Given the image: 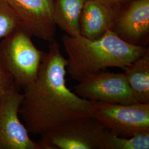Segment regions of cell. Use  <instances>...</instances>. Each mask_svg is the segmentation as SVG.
Listing matches in <instances>:
<instances>
[{
	"label": "cell",
	"instance_id": "cell-1",
	"mask_svg": "<svg viewBox=\"0 0 149 149\" xmlns=\"http://www.w3.org/2000/svg\"><path fill=\"white\" fill-rule=\"evenodd\" d=\"M66 67L60 45L52 40L36 78L23 88L19 114L29 133L41 136L68 122L93 117L92 101L66 86Z\"/></svg>",
	"mask_w": 149,
	"mask_h": 149
},
{
	"label": "cell",
	"instance_id": "cell-2",
	"mask_svg": "<svg viewBox=\"0 0 149 149\" xmlns=\"http://www.w3.org/2000/svg\"><path fill=\"white\" fill-rule=\"evenodd\" d=\"M62 43L68 55L67 72L78 82L107 68L124 69L149 50L126 42L111 29L95 39L65 34Z\"/></svg>",
	"mask_w": 149,
	"mask_h": 149
},
{
	"label": "cell",
	"instance_id": "cell-3",
	"mask_svg": "<svg viewBox=\"0 0 149 149\" xmlns=\"http://www.w3.org/2000/svg\"><path fill=\"white\" fill-rule=\"evenodd\" d=\"M44 54L19 27L0 42V58L19 89L35 80Z\"/></svg>",
	"mask_w": 149,
	"mask_h": 149
},
{
	"label": "cell",
	"instance_id": "cell-4",
	"mask_svg": "<svg viewBox=\"0 0 149 149\" xmlns=\"http://www.w3.org/2000/svg\"><path fill=\"white\" fill-rule=\"evenodd\" d=\"M107 129L93 117L65 123L41 135L40 149H103Z\"/></svg>",
	"mask_w": 149,
	"mask_h": 149
},
{
	"label": "cell",
	"instance_id": "cell-5",
	"mask_svg": "<svg viewBox=\"0 0 149 149\" xmlns=\"http://www.w3.org/2000/svg\"><path fill=\"white\" fill-rule=\"evenodd\" d=\"M92 103L93 117L116 135L130 137L149 133V103Z\"/></svg>",
	"mask_w": 149,
	"mask_h": 149
},
{
	"label": "cell",
	"instance_id": "cell-6",
	"mask_svg": "<svg viewBox=\"0 0 149 149\" xmlns=\"http://www.w3.org/2000/svg\"><path fill=\"white\" fill-rule=\"evenodd\" d=\"M74 92L91 101L122 104L138 103L123 73L103 70L90 74L79 82Z\"/></svg>",
	"mask_w": 149,
	"mask_h": 149
},
{
	"label": "cell",
	"instance_id": "cell-7",
	"mask_svg": "<svg viewBox=\"0 0 149 149\" xmlns=\"http://www.w3.org/2000/svg\"><path fill=\"white\" fill-rule=\"evenodd\" d=\"M16 16L18 27L31 37L50 42L56 25L53 20L54 0H6Z\"/></svg>",
	"mask_w": 149,
	"mask_h": 149
},
{
	"label": "cell",
	"instance_id": "cell-8",
	"mask_svg": "<svg viewBox=\"0 0 149 149\" xmlns=\"http://www.w3.org/2000/svg\"><path fill=\"white\" fill-rule=\"evenodd\" d=\"M23 93L16 88L0 104V149H40L19 119Z\"/></svg>",
	"mask_w": 149,
	"mask_h": 149
},
{
	"label": "cell",
	"instance_id": "cell-9",
	"mask_svg": "<svg viewBox=\"0 0 149 149\" xmlns=\"http://www.w3.org/2000/svg\"><path fill=\"white\" fill-rule=\"evenodd\" d=\"M126 42L138 45L149 31V0H135L117 18L112 28Z\"/></svg>",
	"mask_w": 149,
	"mask_h": 149
},
{
	"label": "cell",
	"instance_id": "cell-10",
	"mask_svg": "<svg viewBox=\"0 0 149 149\" xmlns=\"http://www.w3.org/2000/svg\"><path fill=\"white\" fill-rule=\"evenodd\" d=\"M114 10L95 0H86L80 19V35L90 39L101 37L113 28Z\"/></svg>",
	"mask_w": 149,
	"mask_h": 149
},
{
	"label": "cell",
	"instance_id": "cell-11",
	"mask_svg": "<svg viewBox=\"0 0 149 149\" xmlns=\"http://www.w3.org/2000/svg\"><path fill=\"white\" fill-rule=\"evenodd\" d=\"M123 70L136 100L138 103H149V50Z\"/></svg>",
	"mask_w": 149,
	"mask_h": 149
},
{
	"label": "cell",
	"instance_id": "cell-12",
	"mask_svg": "<svg viewBox=\"0 0 149 149\" xmlns=\"http://www.w3.org/2000/svg\"><path fill=\"white\" fill-rule=\"evenodd\" d=\"M86 0H54L53 20L66 34L80 35V19Z\"/></svg>",
	"mask_w": 149,
	"mask_h": 149
},
{
	"label": "cell",
	"instance_id": "cell-13",
	"mask_svg": "<svg viewBox=\"0 0 149 149\" xmlns=\"http://www.w3.org/2000/svg\"><path fill=\"white\" fill-rule=\"evenodd\" d=\"M149 149V133L130 137H122L107 129L103 149Z\"/></svg>",
	"mask_w": 149,
	"mask_h": 149
},
{
	"label": "cell",
	"instance_id": "cell-14",
	"mask_svg": "<svg viewBox=\"0 0 149 149\" xmlns=\"http://www.w3.org/2000/svg\"><path fill=\"white\" fill-rule=\"evenodd\" d=\"M15 13L6 0H0V40L18 28Z\"/></svg>",
	"mask_w": 149,
	"mask_h": 149
},
{
	"label": "cell",
	"instance_id": "cell-15",
	"mask_svg": "<svg viewBox=\"0 0 149 149\" xmlns=\"http://www.w3.org/2000/svg\"><path fill=\"white\" fill-rule=\"evenodd\" d=\"M16 88H18L15 80L0 58V104L6 96Z\"/></svg>",
	"mask_w": 149,
	"mask_h": 149
},
{
	"label": "cell",
	"instance_id": "cell-16",
	"mask_svg": "<svg viewBox=\"0 0 149 149\" xmlns=\"http://www.w3.org/2000/svg\"><path fill=\"white\" fill-rule=\"evenodd\" d=\"M104 5L112 8L115 11V8L124 3H125L130 0H95Z\"/></svg>",
	"mask_w": 149,
	"mask_h": 149
}]
</instances>
